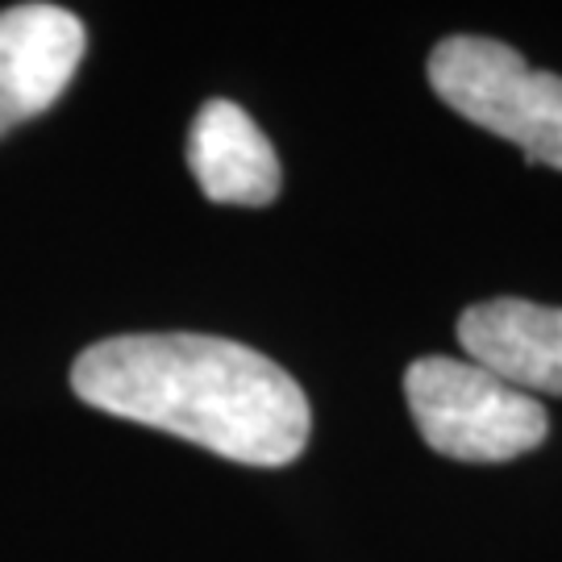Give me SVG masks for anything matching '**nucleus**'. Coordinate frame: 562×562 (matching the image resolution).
<instances>
[{"instance_id": "423d86ee", "label": "nucleus", "mask_w": 562, "mask_h": 562, "mask_svg": "<svg viewBox=\"0 0 562 562\" xmlns=\"http://www.w3.org/2000/svg\"><path fill=\"white\" fill-rule=\"evenodd\" d=\"M188 167L213 204L262 209L280 196V159L241 104L209 101L188 130Z\"/></svg>"}, {"instance_id": "20e7f679", "label": "nucleus", "mask_w": 562, "mask_h": 562, "mask_svg": "<svg viewBox=\"0 0 562 562\" xmlns=\"http://www.w3.org/2000/svg\"><path fill=\"white\" fill-rule=\"evenodd\" d=\"M88 30L59 4H13L0 13V138L38 117L80 71Z\"/></svg>"}, {"instance_id": "f257e3e1", "label": "nucleus", "mask_w": 562, "mask_h": 562, "mask_svg": "<svg viewBox=\"0 0 562 562\" xmlns=\"http://www.w3.org/2000/svg\"><path fill=\"white\" fill-rule=\"evenodd\" d=\"M83 404L121 422L167 429L246 467L301 459L313 413L280 362L209 334H121L71 367Z\"/></svg>"}, {"instance_id": "7ed1b4c3", "label": "nucleus", "mask_w": 562, "mask_h": 562, "mask_svg": "<svg viewBox=\"0 0 562 562\" xmlns=\"http://www.w3.org/2000/svg\"><path fill=\"white\" fill-rule=\"evenodd\" d=\"M404 396L429 450L446 459L508 462L550 434L542 404L471 359H417L404 375Z\"/></svg>"}, {"instance_id": "f03ea898", "label": "nucleus", "mask_w": 562, "mask_h": 562, "mask_svg": "<svg viewBox=\"0 0 562 562\" xmlns=\"http://www.w3.org/2000/svg\"><path fill=\"white\" fill-rule=\"evenodd\" d=\"M429 83L459 117L562 171V76L529 67L504 42L459 34L429 55Z\"/></svg>"}, {"instance_id": "39448f33", "label": "nucleus", "mask_w": 562, "mask_h": 562, "mask_svg": "<svg viewBox=\"0 0 562 562\" xmlns=\"http://www.w3.org/2000/svg\"><path fill=\"white\" fill-rule=\"evenodd\" d=\"M467 359L525 396H562V308L517 296L471 304L459 317Z\"/></svg>"}]
</instances>
